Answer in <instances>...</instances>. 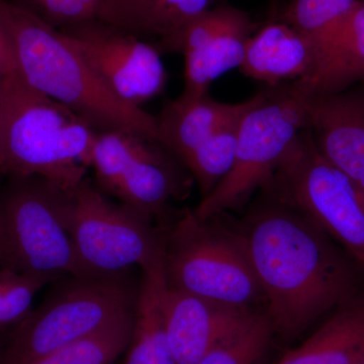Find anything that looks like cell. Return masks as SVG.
<instances>
[{
  "instance_id": "obj_1",
  "label": "cell",
  "mask_w": 364,
  "mask_h": 364,
  "mask_svg": "<svg viewBox=\"0 0 364 364\" xmlns=\"http://www.w3.org/2000/svg\"><path fill=\"white\" fill-rule=\"evenodd\" d=\"M237 230L264 294V312L282 341L354 299L347 261L327 234L293 208L270 198Z\"/></svg>"
},
{
  "instance_id": "obj_2",
  "label": "cell",
  "mask_w": 364,
  "mask_h": 364,
  "mask_svg": "<svg viewBox=\"0 0 364 364\" xmlns=\"http://www.w3.org/2000/svg\"><path fill=\"white\" fill-rule=\"evenodd\" d=\"M0 18L31 87L65 105L98 133L130 132L158 142L156 117L117 97L61 31L9 0H0Z\"/></svg>"
},
{
  "instance_id": "obj_3",
  "label": "cell",
  "mask_w": 364,
  "mask_h": 364,
  "mask_svg": "<svg viewBox=\"0 0 364 364\" xmlns=\"http://www.w3.org/2000/svg\"><path fill=\"white\" fill-rule=\"evenodd\" d=\"M97 133L65 105L31 87L21 74L4 81L2 173L40 176L74 188L86 178Z\"/></svg>"
},
{
  "instance_id": "obj_4",
  "label": "cell",
  "mask_w": 364,
  "mask_h": 364,
  "mask_svg": "<svg viewBox=\"0 0 364 364\" xmlns=\"http://www.w3.org/2000/svg\"><path fill=\"white\" fill-rule=\"evenodd\" d=\"M166 287L238 308L265 304L238 230L186 210L164 229Z\"/></svg>"
},
{
  "instance_id": "obj_5",
  "label": "cell",
  "mask_w": 364,
  "mask_h": 364,
  "mask_svg": "<svg viewBox=\"0 0 364 364\" xmlns=\"http://www.w3.org/2000/svg\"><path fill=\"white\" fill-rule=\"evenodd\" d=\"M309 98L294 82L254 95L242 117L233 167L193 210L198 220L243 207L269 183L299 134L309 129Z\"/></svg>"
},
{
  "instance_id": "obj_6",
  "label": "cell",
  "mask_w": 364,
  "mask_h": 364,
  "mask_svg": "<svg viewBox=\"0 0 364 364\" xmlns=\"http://www.w3.org/2000/svg\"><path fill=\"white\" fill-rule=\"evenodd\" d=\"M65 219L79 260L93 277H124L134 265L164 272V229L133 208L112 203L87 178L69 189Z\"/></svg>"
},
{
  "instance_id": "obj_7",
  "label": "cell",
  "mask_w": 364,
  "mask_h": 364,
  "mask_svg": "<svg viewBox=\"0 0 364 364\" xmlns=\"http://www.w3.org/2000/svg\"><path fill=\"white\" fill-rule=\"evenodd\" d=\"M21 321L2 364H28L97 332L135 310L136 296L124 277H67Z\"/></svg>"
},
{
  "instance_id": "obj_8",
  "label": "cell",
  "mask_w": 364,
  "mask_h": 364,
  "mask_svg": "<svg viewBox=\"0 0 364 364\" xmlns=\"http://www.w3.org/2000/svg\"><path fill=\"white\" fill-rule=\"evenodd\" d=\"M13 178L0 196L6 267L60 277H93L79 260L67 229L71 188L40 176Z\"/></svg>"
},
{
  "instance_id": "obj_9",
  "label": "cell",
  "mask_w": 364,
  "mask_h": 364,
  "mask_svg": "<svg viewBox=\"0 0 364 364\" xmlns=\"http://www.w3.org/2000/svg\"><path fill=\"white\" fill-rule=\"evenodd\" d=\"M263 189L338 242L364 272V196L323 157L310 129L301 131Z\"/></svg>"
},
{
  "instance_id": "obj_10",
  "label": "cell",
  "mask_w": 364,
  "mask_h": 364,
  "mask_svg": "<svg viewBox=\"0 0 364 364\" xmlns=\"http://www.w3.org/2000/svg\"><path fill=\"white\" fill-rule=\"evenodd\" d=\"M90 167L100 191L162 225L171 203L188 198L195 181L164 146L130 132L97 133Z\"/></svg>"
},
{
  "instance_id": "obj_11",
  "label": "cell",
  "mask_w": 364,
  "mask_h": 364,
  "mask_svg": "<svg viewBox=\"0 0 364 364\" xmlns=\"http://www.w3.org/2000/svg\"><path fill=\"white\" fill-rule=\"evenodd\" d=\"M60 31L105 85L128 104L141 107L164 90L167 73L154 45L98 18Z\"/></svg>"
},
{
  "instance_id": "obj_12",
  "label": "cell",
  "mask_w": 364,
  "mask_h": 364,
  "mask_svg": "<svg viewBox=\"0 0 364 364\" xmlns=\"http://www.w3.org/2000/svg\"><path fill=\"white\" fill-rule=\"evenodd\" d=\"M257 26L250 16L229 6L212 7L196 16L167 41L164 52L184 58V88L181 97L207 95L215 79L240 67L250 38Z\"/></svg>"
},
{
  "instance_id": "obj_13",
  "label": "cell",
  "mask_w": 364,
  "mask_h": 364,
  "mask_svg": "<svg viewBox=\"0 0 364 364\" xmlns=\"http://www.w3.org/2000/svg\"><path fill=\"white\" fill-rule=\"evenodd\" d=\"M163 316L176 364H196L212 347L247 324L260 311L210 301L165 284Z\"/></svg>"
},
{
  "instance_id": "obj_14",
  "label": "cell",
  "mask_w": 364,
  "mask_h": 364,
  "mask_svg": "<svg viewBox=\"0 0 364 364\" xmlns=\"http://www.w3.org/2000/svg\"><path fill=\"white\" fill-rule=\"evenodd\" d=\"M308 123L323 157L364 196V97L343 92L310 97Z\"/></svg>"
},
{
  "instance_id": "obj_15",
  "label": "cell",
  "mask_w": 364,
  "mask_h": 364,
  "mask_svg": "<svg viewBox=\"0 0 364 364\" xmlns=\"http://www.w3.org/2000/svg\"><path fill=\"white\" fill-rule=\"evenodd\" d=\"M317 60L315 41L282 21L268 23L249 40L239 67L242 73L268 86L304 81Z\"/></svg>"
},
{
  "instance_id": "obj_16",
  "label": "cell",
  "mask_w": 364,
  "mask_h": 364,
  "mask_svg": "<svg viewBox=\"0 0 364 364\" xmlns=\"http://www.w3.org/2000/svg\"><path fill=\"white\" fill-rule=\"evenodd\" d=\"M317 60L310 77L294 81L310 97L334 95L364 78V0L336 25L313 39Z\"/></svg>"
},
{
  "instance_id": "obj_17",
  "label": "cell",
  "mask_w": 364,
  "mask_h": 364,
  "mask_svg": "<svg viewBox=\"0 0 364 364\" xmlns=\"http://www.w3.org/2000/svg\"><path fill=\"white\" fill-rule=\"evenodd\" d=\"M244 105L218 102L208 93L196 98L179 95L156 116L158 142L182 162Z\"/></svg>"
},
{
  "instance_id": "obj_18",
  "label": "cell",
  "mask_w": 364,
  "mask_h": 364,
  "mask_svg": "<svg viewBox=\"0 0 364 364\" xmlns=\"http://www.w3.org/2000/svg\"><path fill=\"white\" fill-rule=\"evenodd\" d=\"M214 0H102L98 20L136 37L161 42L196 16L212 9Z\"/></svg>"
},
{
  "instance_id": "obj_19",
  "label": "cell",
  "mask_w": 364,
  "mask_h": 364,
  "mask_svg": "<svg viewBox=\"0 0 364 364\" xmlns=\"http://www.w3.org/2000/svg\"><path fill=\"white\" fill-rule=\"evenodd\" d=\"M364 352V299L354 298L274 364H354Z\"/></svg>"
},
{
  "instance_id": "obj_20",
  "label": "cell",
  "mask_w": 364,
  "mask_h": 364,
  "mask_svg": "<svg viewBox=\"0 0 364 364\" xmlns=\"http://www.w3.org/2000/svg\"><path fill=\"white\" fill-rule=\"evenodd\" d=\"M164 272H144L136 294L135 325L124 364H176L162 309Z\"/></svg>"
},
{
  "instance_id": "obj_21",
  "label": "cell",
  "mask_w": 364,
  "mask_h": 364,
  "mask_svg": "<svg viewBox=\"0 0 364 364\" xmlns=\"http://www.w3.org/2000/svg\"><path fill=\"white\" fill-rule=\"evenodd\" d=\"M251 104L252 97L245 100L241 111L228 119L181 162L198 184L202 200L214 191L233 167L242 117Z\"/></svg>"
},
{
  "instance_id": "obj_22",
  "label": "cell",
  "mask_w": 364,
  "mask_h": 364,
  "mask_svg": "<svg viewBox=\"0 0 364 364\" xmlns=\"http://www.w3.org/2000/svg\"><path fill=\"white\" fill-rule=\"evenodd\" d=\"M134 325L135 310L90 336L28 364H112L130 346Z\"/></svg>"
},
{
  "instance_id": "obj_23",
  "label": "cell",
  "mask_w": 364,
  "mask_h": 364,
  "mask_svg": "<svg viewBox=\"0 0 364 364\" xmlns=\"http://www.w3.org/2000/svg\"><path fill=\"white\" fill-rule=\"evenodd\" d=\"M274 337L272 323L260 311L238 331L215 345L196 364H259Z\"/></svg>"
},
{
  "instance_id": "obj_24",
  "label": "cell",
  "mask_w": 364,
  "mask_h": 364,
  "mask_svg": "<svg viewBox=\"0 0 364 364\" xmlns=\"http://www.w3.org/2000/svg\"><path fill=\"white\" fill-rule=\"evenodd\" d=\"M360 0H293L280 14L279 21L312 39L327 32Z\"/></svg>"
},
{
  "instance_id": "obj_25",
  "label": "cell",
  "mask_w": 364,
  "mask_h": 364,
  "mask_svg": "<svg viewBox=\"0 0 364 364\" xmlns=\"http://www.w3.org/2000/svg\"><path fill=\"white\" fill-rule=\"evenodd\" d=\"M102 0H43L35 13L48 25L61 28L97 18Z\"/></svg>"
},
{
  "instance_id": "obj_26",
  "label": "cell",
  "mask_w": 364,
  "mask_h": 364,
  "mask_svg": "<svg viewBox=\"0 0 364 364\" xmlns=\"http://www.w3.org/2000/svg\"><path fill=\"white\" fill-rule=\"evenodd\" d=\"M20 73L13 38L0 18V82Z\"/></svg>"
},
{
  "instance_id": "obj_27",
  "label": "cell",
  "mask_w": 364,
  "mask_h": 364,
  "mask_svg": "<svg viewBox=\"0 0 364 364\" xmlns=\"http://www.w3.org/2000/svg\"><path fill=\"white\" fill-rule=\"evenodd\" d=\"M18 272L9 267H2L0 269V301L6 293L7 287L11 286V282L16 279Z\"/></svg>"
},
{
  "instance_id": "obj_28",
  "label": "cell",
  "mask_w": 364,
  "mask_h": 364,
  "mask_svg": "<svg viewBox=\"0 0 364 364\" xmlns=\"http://www.w3.org/2000/svg\"><path fill=\"white\" fill-rule=\"evenodd\" d=\"M42 1L43 0H21V1L18 2V4H20V6L28 9V11L35 13V11H37L38 7H39L40 4H42Z\"/></svg>"
},
{
  "instance_id": "obj_29",
  "label": "cell",
  "mask_w": 364,
  "mask_h": 364,
  "mask_svg": "<svg viewBox=\"0 0 364 364\" xmlns=\"http://www.w3.org/2000/svg\"><path fill=\"white\" fill-rule=\"evenodd\" d=\"M4 82H0V154H1L2 93H4Z\"/></svg>"
},
{
  "instance_id": "obj_30",
  "label": "cell",
  "mask_w": 364,
  "mask_h": 364,
  "mask_svg": "<svg viewBox=\"0 0 364 364\" xmlns=\"http://www.w3.org/2000/svg\"><path fill=\"white\" fill-rule=\"evenodd\" d=\"M0 267H6V256H4V251L0 248Z\"/></svg>"
},
{
  "instance_id": "obj_31",
  "label": "cell",
  "mask_w": 364,
  "mask_h": 364,
  "mask_svg": "<svg viewBox=\"0 0 364 364\" xmlns=\"http://www.w3.org/2000/svg\"><path fill=\"white\" fill-rule=\"evenodd\" d=\"M0 248L2 249V251H4V233H2L1 225H0ZM4 256H6V253H4Z\"/></svg>"
},
{
  "instance_id": "obj_32",
  "label": "cell",
  "mask_w": 364,
  "mask_h": 364,
  "mask_svg": "<svg viewBox=\"0 0 364 364\" xmlns=\"http://www.w3.org/2000/svg\"><path fill=\"white\" fill-rule=\"evenodd\" d=\"M354 364H364V352L361 354L360 358H358V360L356 361Z\"/></svg>"
}]
</instances>
